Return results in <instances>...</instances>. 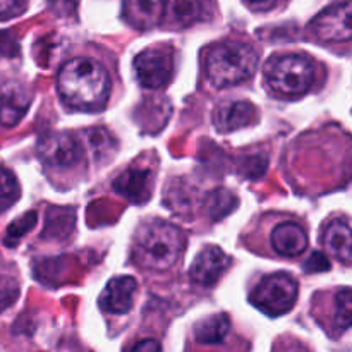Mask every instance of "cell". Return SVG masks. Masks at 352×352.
<instances>
[{"mask_svg":"<svg viewBox=\"0 0 352 352\" xmlns=\"http://www.w3.org/2000/svg\"><path fill=\"white\" fill-rule=\"evenodd\" d=\"M57 89L65 105L79 110H98L109 100V72L93 58H72L58 72Z\"/></svg>","mask_w":352,"mask_h":352,"instance_id":"1","label":"cell"},{"mask_svg":"<svg viewBox=\"0 0 352 352\" xmlns=\"http://www.w3.org/2000/svg\"><path fill=\"white\" fill-rule=\"evenodd\" d=\"M184 244L181 229L164 220H150L136 230L134 261L146 270L167 272L179 261Z\"/></svg>","mask_w":352,"mask_h":352,"instance_id":"2","label":"cell"},{"mask_svg":"<svg viewBox=\"0 0 352 352\" xmlns=\"http://www.w3.org/2000/svg\"><path fill=\"white\" fill-rule=\"evenodd\" d=\"M258 55L250 45L226 41L208 52L205 58L206 78L215 88H229L250 79L256 71Z\"/></svg>","mask_w":352,"mask_h":352,"instance_id":"3","label":"cell"},{"mask_svg":"<svg viewBox=\"0 0 352 352\" xmlns=\"http://www.w3.org/2000/svg\"><path fill=\"white\" fill-rule=\"evenodd\" d=\"M265 79L275 95L298 98L311 88L315 81V65L305 55H277L268 60Z\"/></svg>","mask_w":352,"mask_h":352,"instance_id":"4","label":"cell"},{"mask_svg":"<svg viewBox=\"0 0 352 352\" xmlns=\"http://www.w3.org/2000/svg\"><path fill=\"white\" fill-rule=\"evenodd\" d=\"M251 302L268 316H280L291 311L298 299V284L287 274L265 277L251 292Z\"/></svg>","mask_w":352,"mask_h":352,"instance_id":"5","label":"cell"},{"mask_svg":"<svg viewBox=\"0 0 352 352\" xmlns=\"http://www.w3.org/2000/svg\"><path fill=\"white\" fill-rule=\"evenodd\" d=\"M174 72V60L170 52L162 48H150L134 58V74L140 85L148 89H158L167 85Z\"/></svg>","mask_w":352,"mask_h":352,"instance_id":"6","label":"cell"},{"mask_svg":"<svg viewBox=\"0 0 352 352\" xmlns=\"http://www.w3.org/2000/svg\"><path fill=\"white\" fill-rule=\"evenodd\" d=\"M40 160L50 168H71L82 158V148L69 133L48 134L36 146Z\"/></svg>","mask_w":352,"mask_h":352,"instance_id":"7","label":"cell"},{"mask_svg":"<svg viewBox=\"0 0 352 352\" xmlns=\"http://www.w3.org/2000/svg\"><path fill=\"white\" fill-rule=\"evenodd\" d=\"M311 31L323 41H349L351 30V0H340L323 10L311 23Z\"/></svg>","mask_w":352,"mask_h":352,"instance_id":"8","label":"cell"},{"mask_svg":"<svg viewBox=\"0 0 352 352\" xmlns=\"http://www.w3.org/2000/svg\"><path fill=\"white\" fill-rule=\"evenodd\" d=\"M229 267V256L219 246H208L196 256L191 265V280L201 287H212Z\"/></svg>","mask_w":352,"mask_h":352,"instance_id":"9","label":"cell"},{"mask_svg":"<svg viewBox=\"0 0 352 352\" xmlns=\"http://www.w3.org/2000/svg\"><path fill=\"white\" fill-rule=\"evenodd\" d=\"M138 282L133 277H116L100 296V308L110 315H126L134 305Z\"/></svg>","mask_w":352,"mask_h":352,"instance_id":"10","label":"cell"},{"mask_svg":"<svg viewBox=\"0 0 352 352\" xmlns=\"http://www.w3.org/2000/svg\"><path fill=\"white\" fill-rule=\"evenodd\" d=\"M31 96L17 82H7L0 88V126L14 127L30 109Z\"/></svg>","mask_w":352,"mask_h":352,"instance_id":"11","label":"cell"},{"mask_svg":"<svg viewBox=\"0 0 352 352\" xmlns=\"http://www.w3.org/2000/svg\"><path fill=\"white\" fill-rule=\"evenodd\" d=\"M205 12V0H165L162 17L172 28H188L201 21Z\"/></svg>","mask_w":352,"mask_h":352,"instance_id":"12","label":"cell"},{"mask_svg":"<svg viewBox=\"0 0 352 352\" xmlns=\"http://www.w3.org/2000/svg\"><path fill=\"white\" fill-rule=\"evenodd\" d=\"M272 246L282 256H299L308 248V234L294 222L280 223L272 232Z\"/></svg>","mask_w":352,"mask_h":352,"instance_id":"13","label":"cell"},{"mask_svg":"<svg viewBox=\"0 0 352 352\" xmlns=\"http://www.w3.org/2000/svg\"><path fill=\"white\" fill-rule=\"evenodd\" d=\"M164 12V0H124V19L136 30L157 26Z\"/></svg>","mask_w":352,"mask_h":352,"instance_id":"14","label":"cell"},{"mask_svg":"<svg viewBox=\"0 0 352 352\" xmlns=\"http://www.w3.org/2000/svg\"><path fill=\"white\" fill-rule=\"evenodd\" d=\"M253 103L250 102H230L219 107L213 113V122L220 133H232L248 126L254 119Z\"/></svg>","mask_w":352,"mask_h":352,"instance_id":"15","label":"cell"},{"mask_svg":"<svg viewBox=\"0 0 352 352\" xmlns=\"http://www.w3.org/2000/svg\"><path fill=\"white\" fill-rule=\"evenodd\" d=\"M323 243L327 250L344 265H349L352 260V230L347 220H332L325 227Z\"/></svg>","mask_w":352,"mask_h":352,"instance_id":"16","label":"cell"},{"mask_svg":"<svg viewBox=\"0 0 352 352\" xmlns=\"http://www.w3.org/2000/svg\"><path fill=\"white\" fill-rule=\"evenodd\" d=\"M113 188L117 192L126 196L129 201L134 203H143L150 198V189H151V174L148 170H131L124 172L116 182Z\"/></svg>","mask_w":352,"mask_h":352,"instance_id":"17","label":"cell"},{"mask_svg":"<svg viewBox=\"0 0 352 352\" xmlns=\"http://www.w3.org/2000/svg\"><path fill=\"white\" fill-rule=\"evenodd\" d=\"M230 329L229 316L219 313L212 315L208 318L201 320L195 327V337L201 344H220L227 337Z\"/></svg>","mask_w":352,"mask_h":352,"instance_id":"18","label":"cell"},{"mask_svg":"<svg viewBox=\"0 0 352 352\" xmlns=\"http://www.w3.org/2000/svg\"><path fill=\"white\" fill-rule=\"evenodd\" d=\"M86 143H88L89 150H93L96 158H103V160H109L110 157L113 155L116 151V141H113L112 134L109 133L107 129H91V131H86V136H85Z\"/></svg>","mask_w":352,"mask_h":352,"instance_id":"19","label":"cell"},{"mask_svg":"<svg viewBox=\"0 0 352 352\" xmlns=\"http://www.w3.org/2000/svg\"><path fill=\"white\" fill-rule=\"evenodd\" d=\"M21 188L12 172L0 167V213L9 210L19 199Z\"/></svg>","mask_w":352,"mask_h":352,"instance_id":"20","label":"cell"},{"mask_svg":"<svg viewBox=\"0 0 352 352\" xmlns=\"http://www.w3.org/2000/svg\"><path fill=\"white\" fill-rule=\"evenodd\" d=\"M352 299L351 289L344 287L336 298V327L340 332H346L351 327V315H352Z\"/></svg>","mask_w":352,"mask_h":352,"instance_id":"21","label":"cell"},{"mask_svg":"<svg viewBox=\"0 0 352 352\" xmlns=\"http://www.w3.org/2000/svg\"><path fill=\"white\" fill-rule=\"evenodd\" d=\"M34 222H36V213L30 212V213H26L24 217H21L19 220H16V222H14L9 229H7V236H6V239H3V243L9 244L10 248L16 246L17 241H19L21 237H23L24 234H26L28 230L34 226Z\"/></svg>","mask_w":352,"mask_h":352,"instance_id":"22","label":"cell"},{"mask_svg":"<svg viewBox=\"0 0 352 352\" xmlns=\"http://www.w3.org/2000/svg\"><path fill=\"white\" fill-rule=\"evenodd\" d=\"M17 296H19V285H17V282L10 277L0 278V313L9 308L10 305H14Z\"/></svg>","mask_w":352,"mask_h":352,"instance_id":"23","label":"cell"},{"mask_svg":"<svg viewBox=\"0 0 352 352\" xmlns=\"http://www.w3.org/2000/svg\"><path fill=\"white\" fill-rule=\"evenodd\" d=\"M26 10V0H0V21L14 19Z\"/></svg>","mask_w":352,"mask_h":352,"instance_id":"24","label":"cell"},{"mask_svg":"<svg viewBox=\"0 0 352 352\" xmlns=\"http://www.w3.org/2000/svg\"><path fill=\"white\" fill-rule=\"evenodd\" d=\"M48 3L57 16L67 17L76 12L79 0H48Z\"/></svg>","mask_w":352,"mask_h":352,"instance_id":"25","label":"cell"},{"mask_svg":"<svg viewBox=\"0 0 352 352\" xmlns=\"http://www.w3.org/2000/svg\"><path fill=\"white\" fill-rule=\"evenodd\" d=\"M330 265L327 261V256L322 253H313L311 258L305 263V270L309 274H316V272H325L329 270Z\"/></svg>","mask_w":352,"mask_h":352,"instance_id":"26","label":"cell"},{"mask_svg":"<svg viewBox=\"0 0 352 352\" xmlns=\"http://www.w3.org/2000/svg\"><path fill=\"white\" fill-rule=\"evenodd\" d=\"M131 352H162V346L155 339L140 340Z\"/></svg>","mask_w":352,"mask_h":352,"instance_id":"27","label":"cell"},{"mask_svg":"<svg viewBox=\"0 0 352 352\" xmlns=\"http://www.w3.org/2000/svg\"><path fill=\"white\" fill-rule=\"evenodd\" d=\"M251 6L258 7V9H268V7H274L275 3L280 2V0H248Z\"/></svg>","mask_w":352,"mask_h":352,"instance_id":"28","label":"cell"}]
</instances>
